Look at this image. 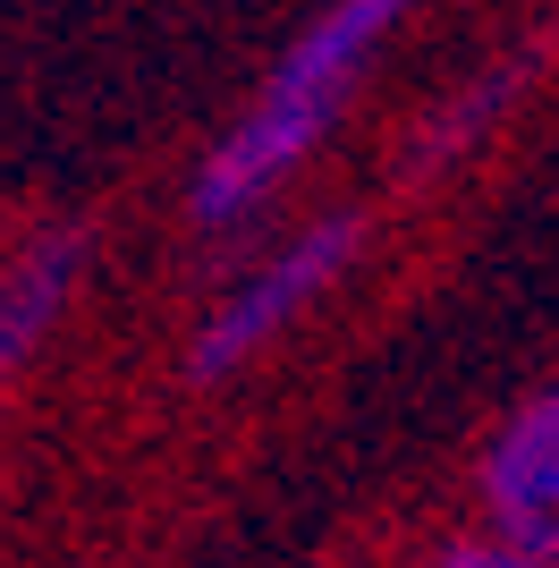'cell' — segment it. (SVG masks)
Returning <instances> with one entry per match:
<instances>
[{
	"mask_svg": "<svg viewBox=\"0 0 559 568\" xmlns=\"http://www.w3.org/2000/svg\"><path fill=\"white\" fill-rule=\"evenodd\" d=\"M475 509H484V535L559 560V382L517 399V416H500L475 467Z\"/></svg>",
	"mask_w": 559,
	"mask_h": 568,
	"instance_id": "3957f363",
	"label": "cell"
},
{
	"mask_svg": "<svg viewBox=\"0 0 559 568\" xmlns=\"http://www.w3.org/2000/svg\"><path fill=\"white\" fill-rule=\"evenodd\" d=\"M77 272H85V237L77 230H60V237H43V246L18 255V272L0 281V382L51 339V323L77 297Z\"/></svg>",
	"mask_w": 559,
	"mask_h": 568,
	"instance_id": "277c9868",
	"label": "cell"
},
{
	"mask_svg": "<svg viewBox=\"0 0 559 568\" xmlns=\"http://www.w3.org/2000/svg\"><path fill=\"white\" fill-rule=\"evenodd\" d=\"M441 568H551V560H535V551H517V544H500V535H475V544H449Z\"/></svg>",
	"mask_w": 559,
	"mask_h": 568,
	"instance_id": "5b68a950",
	"label": "cell"
},
{
	"mask_svg": "<svg viewBox=\"0 0 559 568\" xmlns=\"http://www.w3.org/2000/svg\"><path fill=\"white\" fill-rule=\"evenodd\" d=\"M416 9L424 0H331L323 18L288 43V60L263 77V94L237 111V128L204 153V170H195V221H204V230H230V221L255 213L263 195L331 136V119L356 94V77L382 60V43H390Z\"/></svg>",
	"mask_w": 559,
	"mask_h": 568,
	"instance_id": "6da1fadb",
	"label": "cell"
},
{
	"mask_svg": "<svg viewBox=\"0 0 559 568\" xmlns=\"http://www.w3.org/2000/svg\"><path fill=\"white\" fill-rule=\"evenodd\" d=\"M551 568H559V560H551Z\"/></svg>",
	"mask_w": 559,
	"mask_h": 568,
	"instance_id": "8992f818",
	"label": "cell"
},
{
	"mask_svg": "<svg viewBox=\"0 0 559 568\" xmlns=\"http://www.w3.org/2000/svg\"><path fill=\"white\" fill-rule=\"evenodd\" d=\"M356 246H365V221L331 213V221H314V230H297L272 263H255V272L204 314V332H195V348H186V382L246 374L280 332H297L305 314H314V297L339 288V272L356 263Z\"/></svg>",
	"mask_w": 559,
	"mask_h": 568,
	"instance_id": "7a4b0ae2",
	"label": "cell"
}]
</instances>
